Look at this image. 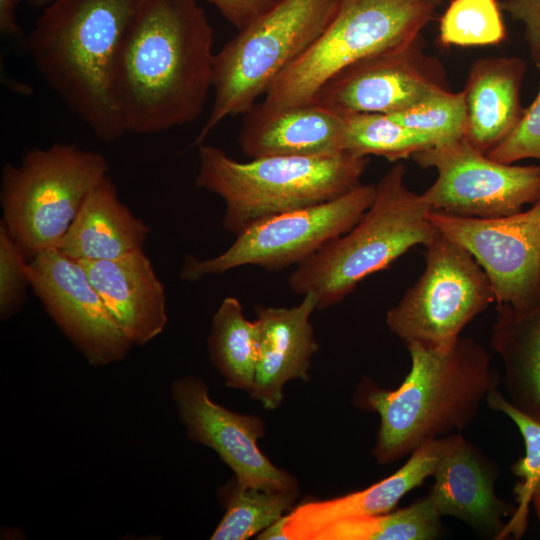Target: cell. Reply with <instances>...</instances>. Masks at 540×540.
Masks as SVG:
<instances>
[{"label": "cell", "mask_w": 540, "mask_h": 540, "mask_svg": "<svg viewBox=\"0 0 540 540\" xmlns=\"http://www.w3.org/2000/svg\"><path fill=\"white\" fill-rule=\"evenodd\" d=\"M214 31L196 0H144L117 52L112 95L125 132L196 120L212 87Z\"/></svg>", "instance_id": "1"}, {"label": "cell", "mask_w": 540, "mask_h": 540, "mask_svg": "<svg viewBox=\"0 0 540 540\" xmlns=\"http://www.w3.org/2000/svg\"><path fill=\"white\" fill-rule=\"evenodd\" d=\"M411 367L398 388L385 390L364 379L353 402L376 412L380 425L372 457L394 463L424 443L466 429L488 394L501 382L489 352L470 337L436 348L406 347Z\"/></svg>", "instance_id": "2"}, {"label": "cell", "mask_w": 540, "mask_h": 540, "mask_svg": "<svg viewBox=\"0 0 540 540\" xmlns=\"http://www.w3.org/2000/svg\"><path fill=\"white\" fill-rule=\"evenodd\" d=\"M143 1L51 0L24 40L46 84L105 143L126 133L112 95V71Z\"/></svg>", "instance_id": "3"}, {"label": "cell", "mask_w": 540, "mask_h": 540, "mask_svg": "<svg viewBox=\"0 0 540 540\" xmlns=\"http://www.w3.org/2000/svg\"><path fill=\"white\" fill-rule=\"evenodd\" d=\"M405 174L402 163L390 168L375 184L374 199L357 223L295 267L288 279L294 293H312L317 309L329 308L368 276L438 236L429 205L406 186Z\"/></svg>", "instance_id": "4"}, {"label": "cell", "mask_w": 540, "mask_h": 540, "mask_svg": "<svg viewBox=\"0 0 540 540\" xmlns=\"http://www.w3.org/2000/svg\"><path fill=\"white\" fill-rule=\"evenodd\" d=\"M198 155L195 185L223 199L222 225L235 235L265 218L344 195L361 185L369 163L368 157L347 152L239 162L204 143Z\"/></svg>", "instance_id": "5"}, {"label": "cell", "mask_w": 540, "mask_h": 540, "mask_svg": "<svg viewBox=\"0 0 540 540\" xmlns=\"http://www.w3.org/2000/svg\"><path fill=\"white\" fill-rule=\"evenodd\" d=\"M342 0H275L214 56L211 112L193 145L224 119L245 114L317 40Z\"/></svg>", "instance_id": "6"}, {"label": "cell", "mask_w": 540, "mask_h": 540, "mask_svg": "<svg viewBox=\"0 0 540 540\" xmlns=\"http://www.w3.org/2000/svg\"><path fill=\"white\" fill-rule=\"evenodd\" d=\"M108 171L102 154L64 143L29 149L20 164L3 167L1 222L29 260L59 248L87 195Z\"/></svg>", "instance_id": "7"}, {"label": "cell", "mask_w": 540, "mask_h": 540, "mask_svg": "<svg viewBox=\"0 0 540 540\" xmlns=\"http://www.w3.org/2000/svg\"><path fill=\"white\" fill-rule=\"evenodd\" d=\"M435 9L424 0H342L323 33L275 80L261 103L270 108L311 103L348 66L422 34Z\"/></svg>", "instance_id": "8"}, {"label": "cell", "mask_w": 540, "mask_h": 540, "mask_svg": "<svg viewBox=\"0 0 540 540\" xmlns=\"http://www.w3.org/2000/svg\"><path fill=\"white\" fill-rule=\"evenodd\" d=\"M417 281L386 314L388 329L408 347L447 346L492 303L491 282L472 254L442 234L425 246Z\"/></svg>", "instance_id": "9"}, {"label": "cell", "mask_w": 540, "mask_h": 540, "mask_svg": "<svg viewBox=\"0 0 540 540\" xmlns=\"http://www.w3.org/2000/svg\"><path fill=\"white\" fill-rule=\"evenodd\" d=\"M374 196L375 185L361 184L338 198L257 221L236 234L234 242L213 258L186 255L180 278L196 282L242 266L267 271L297 266L350 230Z\"/></svg>", "instance_id": "10"}, {"label": "cell", "mask_w": 540, "mask_h": 540, "mask_svg": "<svg viewBox=\"0 0 540 540\" xmlns=\"http://www.w3.org/2000/svg\"><path fill=\"white\" fill-rule=\"evenodd\" d=\"M420 167L437 177L422 193L431 210L466 218H495L518 213L540 198V165L495 161L463 137L418 151Z\"/></svg>", "instance_id": "11"}, {"label": "cell", "mask_w": 540, "mask_h": 540, "mask_svg": "<svg viewBox=\"0 0 540 540\" xmlns=\"http://www.w3.org/2000/svg\"><path fill=\"white\" fill-rule=\"evenodd\" d=\"M445 90L450 87L444 66L425 52L420 34L348 66L312 102L345 116L392 114Z\"/></svg>", "instance_id": "12"}, {"label": "cell", "mask_w": 540, "mask_h": 540, "mask_svg": "<svg viewBox=\"0 0 540 540\" xmlns=\"http://www.w3.org/2000/svg\"><path fill=\"white\" fill-rule=\"evenodd\" d=\"M429 219L487 274L497 306L523 308L540 296V198L527 210L466 218L430 210Z\"/></svg>", "instance_id": "13"}, {"label": "cell", "mask_w": 540, "mask_h": 540, "mask_svg": "<svg viewBox=\"0 0 540 540\" xmlns=\"http://www.w3.org/2000/svg\"><path fill=\"white\" fill-rule=\"evenodd\" d=\"M30 286L46 312L91 365L122 360L132 344L83 266L59 249L29 261Z\"/></svg>", "instance_id": "14"}, {"label": "cell", "mask_w": 540, "mask_h": 540, "mask_svg": "<svg viewBox=\"0 0 540 540\" xmlns=\"http://www.w3.org/2000/svg\"><path fill=\"white\" fill-rule=\"evenodd\" d=\"M172 397L188 437L213 449L233 471L239 486L298 491L295 478L261 452L257 442L265 431L260 417L239 414L214 402L206 383L195 376L175 381Z\"/></svg>", "instance_id": "15"}, {"label": "cell", "mask_w": 540, "mask_h": 540, "mask_svg": "<svg viewBox=\"0 0 540 540\" xmlns=\"http://www.w3.org/2000/svg\"><path fill=\"white\" fill-rule=\"evenodd\" d=\"M497 465L461 433H453L433 473L428 496L441 517L449 516L497 540L516 507L500 498Z\"/></svg>", "instance_id": "16"}, {"label": "cell", "mask_w": 540, "mask_h": 540, "mask_svg": "<svg viewBox=\"0 0 540 540\" xmlns=\"http://www.w3.org/2000/svg\"><path fill=\"white\" fill-rule=\"evenodd\" d=\"M317 309L312 293L303 295L297 306L256 308L259 352L251 398L265 409H276L283 389L294 379L309 380L313 355L318 350L310 317Z\"/></svg>", "instance_id": "17"}, {"label": "cell", "mask_w": 540, "mask_h": 540, "mask_svg": "<svg viewBox=\"0 0 540 540\" xmlns=\"http://www.w3.org/2000/svg\"><path fill=\"white\" fill-rule=\"evenodd\" d=\"M346 118L313 102L286 108L260 102L244 114L239 144L251 159L334 155L344 152Z\"/></svg>", "instance_id": "18"}, {"label": "cell", "mask_w": 540, "mask_h": 540, "mask_svg": "<svg viewBox=\"0 0 540 540\" xmlns=\"http://www.w3.org/2000/svg\"><path fill=\"white\" fill-rule=\"evenodd\" d=\"M132 345H144L165 329V289L143 249L113 260H78Z\"/></svg>", "instance_id": "19"}, {"label": "cell", "mask_w": 540, "mask_h": 540, "mask_svg": "<svg viewBox=\"0 0 540 540\" xmlns=\"http://www.w3.org/2000/svg\"><path fill=\"white\" fill-rule=\"evenodd\" d=\"M451 435L424 443L393 474L363 490L296 506L283 516L287 539L310 540L313 533L333 521L394 510L408 492L433 476Z\"/></svg>", "instance_id": "20"}, {"label": "cell", "mask_w": 540, "mask_h": 540, "mask_svg": "<svg viewBox=\"0 0 540 540\" xmlns=\"http://www.w3.org/2000/svg\"><path fill=\"white\" fill-rule=\"evenodd\" d=\"M526 63L516 56H488L470 66L464 89V138L487 154L515 129L525 107L521 89Z\"/></svg>", "instance_id": "21"}, {"label": "cell", "mask_w": 540, "mask_h": 540, "mask_svg": "<svg viewBox=\"0 0 540 540\" xmlns=\"http://www.w3.org/2000/svg\"><path fill=\"white\" fill-rule=\"evenodd\" d=\"M149 232L106 176L87 195L58 249L75 260H113L142 248Z\"/></svg>", "instance_id": "22"}, {"label": "cell", "mask_w": 540, "mask_h": 540, "mask_svg": "<svg viewBox=\"0 0 540 540\" xmlns=\"http://www.w3.org/2000/svg\"><path fill=\"white\" fill-rule=\"evenodd\" d=\"M496 309L491 347L502 363L505 397L540 421V296L523 308Z\"/></svg>", "instance_id": "23"}, {"label": "cell", "mask_w": 540, "mask_h": 540, "mask_svg": "<svg viewBox=\"0 0 540 540\" xmlns=\"http://www.w3.org/2000/svg\"><path fill=\"white\" fill-rule=\"evenodd\" d=\"M212 364L230 388L251 390L259 352V327L243 314L240 301L226 297L212 317L207 339Z\"/></svg>", "instance_id": "24"}, {"label": "cell", "mask_w": 540, "mask_h": 540, "mask_svg": "<svg viewBox=\"0 0 540 540\" xmlns=\"http://www.w3.org/2000/svg\"><path fill=\"white\" fill-rule=\"evenodd\" d=\"M441 518L427 495L395 511L333 521L310 540H433L443 534Z\"/></svg>", "instance_id": "25"}, {"label": "cell", "mask_w": 540, "mask_h": 540, "mask_svg": "<svg viewBox=\"0 0 540 540\" xmlns=\"http://www.w3.org/2000/svg\"><path fill=\"white\" fill-rule=\"evenodd\" d=\"M297 491H269L245 488L236 480L219 489L225 514L211 535L213 540H245L284 516Z\"/></svg>", "instance_id": "26"}, {"label": "cell", "mask_w": 540, "mask_h": 540, "mask_svg": "<svg viewBox=\"0 0 540 540\" xmlns=\"http://www.w3.org/2000/svg\"><path fill=\"white\" fill-rule=\"evenodd\" d=\"M436 142L382 113L348 115L343 150L357 156H380L389 161L412 156Z\"/></svg>", "instance_id": "27"}, {"label": "cell", "mask_w": 540, "mask_h": 540, "mask_svg": "<svg viewBox=\"0 0 540 540\" xmlns=\"http://www.w3.org/2000/svg\"><path fill=\"white\" fill-rule=\"evenodd\" d=\"M485 403L489 409L510 418L519 429L524 442V455L511 467L513 475L519 479L514 487L518 506L497 538L502 540L513 536L518 539L526 531L529 505L540 481V421L517 409L497 389L488 394Z\"/></svg>", "instance_id": "28"}, {"label": "cell", "mask_w": 540, "mask_h": 540, "mask_svg": "<svg viewBox=\"0 0 540 540\" xmlns=\"http://www.w3.org/2000/svg\"><path fill=\"white\" fill-rule=\"evenodd\" d=\"M507 36L499 0H451L440 19L444 46L498 45Z\"/></svg>", "instance_id": "29"}, {"label": "cell", "mask_w": 540, "mask_h": 540, "mask_svg": "<svg viewBox=\"0 0 540 540\" xmlns=\"http://www.w3.org/2000/svg\"><path fill=\"white\" fill-rule=\"evenodd\" d=\"M387 115L403 126L430 137L436 145L465 135L466 111L462 90L441 91L408 109Z\"/></svg>", "instance_id": "30"}, {"label": "cell", "mask_w": 540, "mask_h": 540, "mask_svg": "<svg viewBox=\"0 0 540 540\" xmlns=\"http://www.w3.org/2000/svg\"><path fill=\"white\" fill-rule=\"evenodd\" d=\"M29 259L18 242L0 223V317L7 320L17 313L26 297Z\"/></svg>", "instance_id": "31"}, {"label": "cell", "mask_w": 540, "mask_h": 540, "mask_svg": "<svg viewBox=\"0 0 540 540\" xmlns=\"http://www.w3.org/2000/svg\"><path fill=\"white\" fill-rule=\"evenodd\" d=\"M486 155L507 164L524 159H536L540 165V82L535 98L528 107H525L518 125L506 139Z\"/></svg>", "instance_id": "32"}, {"label": "cell", "mask_w": 540, "mask_h": 540, "mask_svg": "<svg viewBox=\"0 0 540 540\" xmlns=\"http://www.w3.org/2000/svg\"><path fill=\"white\" fill-rule=\"evenodd\" d=\"M502 11L522 24L533 64L540 70V0H503Z\"/></svg>", "instance_id": "33"}, {"label": "cell", "mask_w": 540, "mask_h": 540, "mask_svg": "<svg viewBox=\"0 0 540 540\" xmlns=\"http://www.w3.org/2000/svg\"><path fill=\"white\" fill-rule=\"evenodd\" d=\"M238 31L272 6L275 0H206Z\"/></svg>", "instance_id": "34"}, {"label": "cell", "mask_w": 540, "mask_h": 540, "mask_svg": "<svg viewBox=\"0 0 540 540\" xmlns=\"http://www.w3.org/2000/svg\"><path fill=\"white\" fill-rule=\"evenodd\" d=\"M21 1L24 0H0V31L5 37L17 38L23 35L16 17V8Z\"/></svg>", "instance_id": "35"}, {"label": "cell", "mask_w": 540, "mask_h": 540, "mask_svg": "<svg viewBox=\"0 0 540 540\" xmlns=\"http://www.w3.org/2000/svg\"><path fill=\"white\" fill-rule=\"evenodd\" d=\"M257 539L261 540H279V539H287L285 530H284V522L283 517H281L279 520L272 523L270 526H268L266 529L261 531L258 534Z\"/></svg>", "instance_id": "36"}, {"label": "cell", "mask_w": 540, "mask_h": 540, "mask_svg": "<svg viewBox=\"0 0 540 540\" xmlns=\"http://www.w3.org/2000/svg\"><path fill=\"white\" fill-rule=\"evenodd\" d=\"M531 503L534 506V509L536 511V515H537L538 520L540 522V481L538 482V484H537V486H536V488H535V490L533 492Z\"/></svg>", "instance_id": "37"}, {"label": "cell", "mask_w": 540, "mask_h": 540, "mask_svg": "<svg viewBox=\"0 0 540 540\" xmlns=\"http://www.w3.org/2000/svg\"><path fill=\"white\" fill-rule=\"evenodd\" d=\"M26 1H28V3L33 6L40 7V6L47 5L51 0H26Z\"/></svg>", "instance_id": "38"}, {"label": "cell", "mask_w": 540, "mask_h": 540, "mask_svg": "<svg viewBox=\"0 0 540 540\" xmlns=\"http://www.w3.org/2000/svg\"><path fill=\"white\" fill-rule=\"evenodd\" d=\"M424 1H427L436 7L440 6L444 2V0H424Z\"/></svg>", "instance_id": "39"}]
</instances>
